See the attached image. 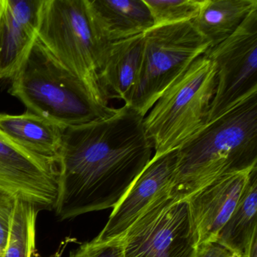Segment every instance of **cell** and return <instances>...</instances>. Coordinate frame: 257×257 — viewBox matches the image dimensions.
<instances>
[{
  "label": "cell",
  "instance_id": "6da1fadb",
  "mask_svg": "<svg viewBox=\"0 0 257 257\" xmlns=\"http://www.w3.org/2000/svg\"><path fill=\"white\" fill-rule=\"evenodd\" d=\"M144 118L124 104L110 116L65 127L53 207L60 220L118 204L153 157Z\"/></svg>",
  "mask_w": 257,
  "mask_h": 257
},
{
  "label": "cell",
  "instance_id": "7a4b0ae2",
  "mask_svg": "<svg viewBox=\"0 0 257 257\" xmlns=\"http://www.w3.org/2000/svg\"><path fill=\"white\" fill-rule=\"evenodd\" d=\"M172 195L188 198L204 186L257 166V93L210 122L177 150Z\"/></svg>",
  "mask_w": 257,
  "mask_h": 257
},
{
  "label": "cell",
  "instance_id": "3957f363",
  "mask_svg": "<svg viewBox=\"0 0 257 257\" xmlns=\"http://www.w3.org/2000/svg\"><path fill=\"white\" fill-rule=\"evenodd\" d=\"M11 79L9 92L26 106L28 112L61 127L87 124L116 111L97 103L85 84L38 39Z\"/></svg>",
  "mask_w": 257,
  "mask_h": 257
},
{
  "label": "cell",
  "instance_id": "277c9868",
  "mask_svg": "<svg viewBox=\"0 0 257 257\" xmlns=\"http://www.w3.org/2000/svg\"><path fill=\"white\" fill-rule=\"evenodd\" d=\"M37 39L85 84L97 103L109 106L100 73L111 43L100 36L88 0H43Z\"/></svg>",
  "mask_w": 257,
  "mask_h": 257
},
{
  "label": "cell",
  "instance_id": "5b68a950",
  "mask_svg": "<svg viewBox=\"0 0 257 257\" xmlns=\"http://www.w3.org/2000/svg\"><path fill=\"white\" fill-rule=\"evenodd\" d=\"M216 86V65L204 54L165 90L144 118L153 156L177 150L207 124Z\"/></svg>",
  "mask_w": 257,
  "mask_h": 257
},
{
  "label": "cell",
  "instance_id": "8992f818",
  "mask_svg": "<svg viewBox=\"0 0 257 257\" xmlns=\"http://www.w3.org/2000/svg\"><path fill=\"white\" fill-rule=\"evenodd\" d=\"M210 47L192 22L153 27L144 33L139 73L125 105L145 116L165 90Z\"/></svg>",
  "mask_w": 257,
  "mask_h": 257
},
{
  "label": "cell",
  "instance_id": "52a82bcc",
  "mask_svg": "<svg viewBox=\"0 0 257 257\" xmlns=\"http://www.w3.org/2000/svg\"><path fill=\"white\" fill-rule=\"evenodd\" d=\"M216 67L207 123L257 93V8L228 39L205 52Z\"/></svg>",
  "mask_w": 257,
  "mask_h": 257
},
{
  "label": "cell",
  "instance_id": "ba28073f",
  "mask_svg": "<svg viewBox=\"0 0 257 257\" xmlns=\"http://www.w3.org/2000/svg\"><path fill=\"white\" fill-rule=\"evenodd\" d=\"M124 257H193L197 244L186 198L152 206L121 237Z\"/></svg>",
  "mask_w": 257,
  "mask_h": 257
},
{
  "label": "cell",
  "instance_id": "9c48e42d",
  "mask_svg": "<svg viewBox=\"0 0 257 257\" xmlns=\"http://www.w3.org/2000/svg\"><path fill=\"white\" fill-rule=\"evenodd\" d=\"M58 179L56 162L29 153L0 133V190L40 210L53 208Z\"/></svg>",
  "mask_w": 257,
  "mask_h": 257
},
{
  "label": "cell",
  "instance_id": "30bf717a",
  "mask_svg": "<svg viewBox=\"0 0 257 257\" xmlns=\"http://www.w3.org/2000/svg\"><path fill=\"white\" fill-rule=\"evenodd\" d=\"M176 150L153 156L113 207L108 222L96 240L108 241L121 238L152 206L172 195L177 165Z\"/></svg>",
  "mask_w": 257,
  "mask_h": 257
},
{
  "label": "cell",
  "instance_id": "8fae6325",
  "mask_svg": "<svg viewBox=\"0 0 257 257\" xmlns=\"http://www.w3.org/2000/svg\"><path fill=\"white\" fill-rule=\"evenodd\" d=\"M255 168L219 177L186 198L197 246L216 241Z\"/></svg>",
  "mask_w": 257,
  "mask_h": 257
},
{
  "label": "cell",
  "instance_id": "7c38bea8",
  "mask_svg": "<svg viewBox=\"0 0 257 257\" xmlns=\"http://www.w3.org/2000/svg\"><path fill=\"white\" fill-rule=\"evenodd\" d=\"M43 0H6L0 16V81L12 79L37 39Z\"/></svg>",
  "mask_w": 257,
  "mask_h": 257
},
{
  "label": "cell",
  "instance_id": "4fadbf2b",
  "mask_svg": "<svg viewBox=\"0 0 257 257\" xmlns=\"http://www.w3.org/2000/svg\"><path fill=\"white\" fill-rule=\"evenodd\" d=\"M88 4L100 36L109 44L144 34L153 28L144 0H88Z\"/></svg>",
  "mask_w": 257,
  "mask_h": 257
},
{
  "label": "cell",
  "instance_id": "5bb4252c",
  "mask_svg": "<svg viewBox=\"0 0 257 257\" xmlns=\"http://www.w3.org/2000/svg\"><path fill=\"white\" fill-rule=\"evenodd\" d=\"M65 127L28 112H0V133L21 148L58 165Z\"/></svg>",
  "mask_w": 257,
  "mask_h": 257
},
{
  "label": "cell",
  "instance_id": "9a60e30c",
  "mask_svg": "<svg viewBox=\"0 0 257 257\" xmlns=\"http://www.w3.org/2000/svg\"><path fill=\"white\" fill-rule=\"evenodd\" d=\"M144 48V34L111 43L100 73L106 100L117 98L127 104L136 83Z\"/></svg>",
  "mask_w": 257,
  "mask_h": 257
},
{
  "label": "cell",
  "instance_id": "2e32d148",
  "mask_svg": "<svg viewBox=\"0 0 257 257\" xmlns=\"http://www.w3.org/2000/svg\"><path fill=\"white\" fill-rule=\"evenodd\" d=\"M257 167L252 170L243 194L216 241L243 257L257 237Z\"/></svg>",
  "mask_w": 257,
  "mask_h": 257
},
{
  "label": "cell",
  "instance_id": "e0dca14e",
  "mask_svg": "<svg viewBox=\"0 0 257 257\" xmlns=\"http://www.w3.org/2000/svg\"><path fill=\"white\" fill-rule=\"evenodd\" d=\"M255 8L257 0H205L192 22L210 49L232 35Z\"/></svg>",
  "mask_w": 257,
  "mask_h": 257
},
{
  "label": "cell",
  "instance_id": "ac0fdd59",
  "mask_svg": "<svg viewBox=\"0 0 257 257\" xmlns=\"http://www.w3.org/2000/svg\"><path fill=\"white\" fill-rule=\"evenodd\" d=\"M39 211L40 209L34 204L16 199L2 257H33Z\"/></svg>",
  "mask_w": 257,
  "mask_h": 257
},
{
  "label": "cell",
  "instance_id": "d6986e66",
  "mask_svg": "<svg viewBox=\"0 0 257 257\" xmlns=\"http://www.w3.org/2000/svg\"><path fill=\"white\" fill-rule=\"evenodd\" d=\"M153 21V27L192 22L205 0H144Z\"/></svg>",
  "mask_w": 257,
  "mask_h": 257
},
{
  "label": "cell",
  "instance_id": "ffe728a7",
  "mask_svg": "<svg viewBox=\"0 0 257 257\" xmlns=\"http://www.w3.org/2000/svg\"><path fill=\"white\" fill-rule=\"evenodd\" d=\"M69 257H124L122 239L108 241L93 239L72 251Z\"/></svg>",
  "mask_w": 257,
  "mask_h": 257
},
{
  "label": "cell",
  "instance_id": "44dd1931",
  "mask_svg": "<svg viewBox=\"0 0 257 257\" xmlns=\"http://www.w3.org/2000/svg\"><path fill=\"white\" fill-rule=\"evenodd\" d=\"M16 199L13 195L0 190V257H2L7 244L10 219Z\"/></svg>",
  "mask_w": 257,
  "mask_h": 257
},
{
  "label": "cell",
  "instance_id": "7402d4cb",
  "mask_svg": "<svg viewBox=\"0 0 257 257\" xmlns=\"http://www.w3.org/2000/svg\"><path fill=\"white\" fill-rule=\"evenodd\" d=\"M193 257H238V255L217 241H210L197 246Z\"/></svg>",
  "mask_w": 257,
  "mask_h": 257
}]
</instances>
